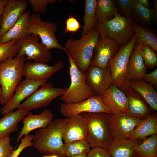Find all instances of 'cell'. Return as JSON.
Returning a JSON list of instances; mask_svg holds the SVG:
<instances>
[{
	"instance_id": "obj_16",
	"label": "cell",
	"mask_w": 157,
	"mask_h": 157,
	"mask_svg": "<svg viewBox=\"0 0 157 157\" xmlns=\"http://www.w3.org/2000/svg\"><path fill=\"white\" fill-rule=\"evenodd\" d=\"M64 62L58 61L53 66L47 63L28 61L24 64L23 76L26 78L35 81L47 80L63 67Z\"/></svg>"
},
{
	"instance_id": "obj_31",
	"label": "cell",
	"mask_w": 157,
	"mask_h": 157,
	"mask_svg": "<svg viewBox=\"0 0 157 157\" xmlns=\"http://www.w3.org/2000/svg\"><path fill=\"white\" fill-rule=\"evenodd\" d=\"M134 153L139 157H157V134L144 139L136 147Z\"/></svg>"
},
{
	"instance_id": "obj_35",
	"label": "cell",
	"mask_w": 157,
	"mask_h": 157,
	"mask_svg": "<svg viewBox=\"0 0 157 157\" xmlns=\"http://www.w3.org/2000/svg\"><path fill=\"white\" fill-rule=\"evenodd\" d=\"M18 41L14 40L0 44V61L17 55L20 48Z\"/></svg>"
},
{
	"instance_id": "obj_2",
	"label": "cell",
	"mask_w": 157,
	"mask_h": 157,
	"mask_svg": "<svg viewBox=\"0 0 157 157\" xmlns=\"http://www.w3.org/2000/svg\"><path fill=\"white\" fill-rule=\"evenodd\" d=\"M99 35L96 27L78 40L70 38L66 41L63 50L82 72H85L90 66Z\"/></svg>"
},
{
	"instance_id": "obj_27",
	"label": "cell",
	"mask_w": 157,
	"mask_h": 157,
	"mask_svg": "<svg viewBox=\"0 0 157 157\" xmlns=\"http://www.w3.org/2000/svg\"><path fill=\"white\" fill-rule=\"evenodd\" d=\"M127 71L129 78L131 81L142 79L146 74V67L143 59L134 48L130 56Z\"/></svg>"
},
{
	"instance_id": "obj_42",
	"label": "cell",
	"mask_w": 157,
	"mask_h": 157,
	"mask_svg": "<svg viewBox=\"0 0 157 157\" xmlns=\"http://www.w3.org/2000/svg\"><path fill=\"white\" fill-rule=\"evenodd\" d=\"M152 86H157V68L151 72L146 74L142 79Z\"/></svg>"
},
{
	"instance_id": "obj_18",
	"label": "cell",
	"mask_w": 157,
	"mask_h": 157,
	"mask_svg": "<svg viewBox=\"0 0 157 157\" xmlns=\"http://www.w3.org/2000/svg\"><path fill=\"white\" fill-rule=\"evenodd\" d=\"M28 4V1L26 0H9L1 16L0 38L15 24L26 11Z\"/></svg>"
},
{
	"instance_id": "obj_26",
	"label": "cell",
	"mask_w": 157,
	"mask_h": 157,
	"mask_svg": "<svg viewBox=\"0 0 157 157\" xmlns=\"http://www.w3.org/2000/svg\"><path fill=\"white\" fill-rule=\"evenodd\" d=\"M130 87L138 93L153 110H157V92L152 85L142 79L131 81Z\"/></svg>"
},
{
	"instance_id": "obj_37",
	"label": "cell",
	"mask_w": 157,
	"mask_h": 157,
	"mask_svg": "<svg viewBox=\"0 0 157 157\" xmlns=\"http://www.w3.org/2000/svg\"><path fill=\"white\" fill-rule=\"evenodd\" d=\"M59 1L57 0H29L31 7L35 13H43L48 5Z\"/></svg>"
},
{
	"instance_id": "obj_17",
	"label": "cell",
	"mask_w": 157,
	"mask_h": 157,
	"mask_svg": "<svg viewBox=\"0 0 157 157\" xmlns=\"http://www.w3.org/2000/svg\"><path fill=\"white\" fill-rule=\"evenodd\" d=\"M100 95L102 101L112 114L129 113L126 96L115 84H112L107 90Z\"/></svg>"
},
{
	"instance_id": "obj_14",
	"label": "cell",
	"mask_w": 157,
	"mask_h": 157,
	"mask_svg": "<svg viewBox=\"0 0 157 157\" xmlns=\"http://www.w3.org/2000/svg\"><path fill=\"white\" fill-rule=\"evenodd\" d=\"M142 119L129 113L110 114V121L113 139H130L135 128Z\"/></svg>"
},
{
	"instance_id": "obj_50",
	"label": "cell",
	"mask_w": 157,
	"mask_h": 157,
	"mask_svg": "<svg viewBox=\"0 0 157 157\" xmlns=\"http://www.w3.org/2000/svg\"><path fill=\"white\" fill-rule=\"evenodd\" d=\"M1 16H0V28L1 24Z\"/></svg>"
},
{
	"instance_id": "obj_12",
	"label": "cell",
	"mask_w": 157,
	"mask_h": 157,
	"mask_svg": "<svg viewBox=\"0 0 157 157\" xmlns=\"http://www.w3.org/2000/svg\"><path fill=\"white\" fill-rule=\"evenodd\" d=\"M120 46L115 42L105 35L99 34L95 47L91 61V66L105 69L109 62L117 53Z\"/></svg>"
},
{
	"instance_id": "obj_47",
	"label": "cell",
	"mask_w": 157,
	"mask_h": 157,
	"mask_svg": "<svg viewBox=\"0 0 157 157\" xmlns=\"http://www.w3.org/2000/svg\"><path fill=\"white\" fill-rule=\"evenodd\" d=\"M2 95V92L1 88L0 85V104L1 103Z\"/></svg>"
},
{
	"instance_id": "obj_30",
	"label": "cell",
	"mask_w": 157,
	"mask_h": 157,
	"mask_svg": "<svg viewBox=\"0 0 157 157\" xmlns=\"http://www.w3.org/2000/svg\"><path fill=\"white\" fill-rule=\"evenodd\" d=\"M132 24L137 38L135 45L144 44L157 51V36L153 30L142 27L133 20Z\"/></svg>"
},
{
	"instance_id": "obj_19",
	"label": "cell",
	"mask_w": 157,
	"mask_h": 157,
	"mask_svg": "<svg viewBox=\"0 0 157 157\" xmlns=\"http://www.w3.org/2000/svg\"><path fill=\"white\" fill-rule=\"evenodd\" d=\"M53 113L48 109L38 115L29 111L22 120L23 126L17 138V144L23 136L29 135L31 131L47 127L53 120Z\"/></svg>"
},
{
	"instance_id": "obj_46",
	"label": "cell",
	"mask_w": 157,
	"mask_h": 157,
	"mask_svg": "<svg viewBox=\"0 0 157 157\" xmlns=\"http://www.w3.org/2000/svg\"><path fill=\"white\" fill-rule=\"evenodd\" d=\"M154 9L156 12L157 13V1L155 0H154Z\"/></svg>"
},
{
	"instance_id": "obj_4",
	"label": "cell",
	"mask_w": 157,
	"mask_h": 157,
	"mask_svg": "<svg viewBox=\"0 0 157 157\" xmlns=\"http://www.w3.org/2000/svg\"><path fill=\"white\" fill-rule=\"evenodd\" d=\"M26 57H10L0 61V85L2 95L1 103L5 105L13 94L21 81Z\"/></svg>"
},
{
	"instance_id": "obj_34",
	"label": "cell",
	"mask_w": 157,
	"mask_h": 157,
	"mask_svg": "<svg viewBox=\"0 0 157 157\" xmlns=\"http://www.w3.org/2000/svg\"><path fill=\"white\" fill-rule=\"evenodd\" d=\"M134 48L142 58L146 67L153 69L157 66V54L150 47L145 44H138L135 45Z\"/></svg>"
},
{
	"instance_id": "obj_8",
	"label": "cell",
	"mask_w": 157,
	"mask_h": 157,
	"mask_svg": "<svg viewBox=\"0 0 157 157\" xmlns=\"http://www.w3.org/2000/svg\"><path fill=\"white\" fill-rule=\"evenodd\" d=\"M58 29L56 23L49 21H44L38 14L33 13L31 16L28 30L29 35H37L41 39V42L50 50L53 48L63 49L56 37Z\"/></svg>"
},
{
	"instance_id": "obj_10",
	"label": "cell",
	"mask_w": 157,
	"mask_h": 157,
	"mask_svg": "<svg viewBox=\"0 0 157 157\" xmlns=\"http://www.w3.org/2000/svg\"><path fill=\"white\" fill-rule=\"evenodd\" d=\"M37 35L31 34L18 41L20 48L16 57L27 56L26 60L47 63L51 59L50 50L38 41Z\"/></svg>"
},
{
	"instance_id": "obj_13",
	"label": "cell",
	"mask_w": 157,
	"mask_h": 157,
	"mask_svg": "<svg viewBox=\"0 0 157 157\" xmlns=\"http://www.w3.org/2000/svg\"><path fill=\"white\" fill-rule=\"evenodd\" d=\"M47 82V80L35 81L26 78L21 81L15 90V93L0 110L1 114L4 115L18 108L22 102L26 99Z\"/></svg>"
},
{
	"instance_id": "obj_11",
	"label": "cell",
	"mask_w": 157,
	"mask_h": 157,
	"mask_svg": "<svg viewBox=\"0 0 157 157\" xmlns=\"http://www.w3.org/2000/svg\"><path fill=\"white\" fill-rule=\"evenodd\" d=\"M60 110L61 113L66 118L83 113L112 114L102 101L100 95H97L77 103H63L60 106Z\"/></svg>"
},
{
	"instance_id": "obj_33",
	"label": "cell",
	"mask_w": 157,
	"mask_h": 157,
	"mask_svg": "<svg viewBox=\"0 0 157 157\" xmlns=\"http://www.w3.org/2000/svg\"><path fill=\"white\" fill-rule=\"evenodd\" d=\"M90 148L86 139L65 143L64 144V152L66 157L82 154H87L90 150Z\"/></svg>"
},
{
	"instance_id": "obj_3",
	"label": "cell",
	"mask_w": 157,
	"mask_h": 157,
	"mask_svg": "<svg viewBox=\"0 0 157 157\" xmlns=\"http://www.w3.org/2000/svg\"><path fill=\"white\" fill-rule=\"evenodd\" d=\"M110 113H83L87 125L86 140L90 148L100 147L107 149L113 139L110 126Z\"/></svg>"
},
{
	"instance_id": "obj_22",
	"label": "cell",
	"mask_w": 157,
	"mask_h": 157,
	"mask_svg": "<svg viewBox=\"0 0 157 157\" xmlns=\"http://www.w3.org/2000/svg\"><path fill=\"white\" fill-rule=\"evenodd\" d=\"M31 16L30 11H26L15 24L0 38V44L14 40L19 41L28 36V30Z\"/></svg>"
},
{
	"instance_id": "obj_49",
	"label": "cell",
	"mask_w": 157,
	"mask_h": 157,
	"mask_svg": "<svg viewBox=\"0 0 157 157\" xmlns=\"http://www.w3.org/2000/svg\"><path fill=\"white\" fill-rule=\"evenodd\" d=\"M132 157H139L138 156L135 154V153Z\"/></svg>"
},
{
	"instance_id": "obj_7",
	"label": "cell",
	"mask_w": 157,
	"mask_h": 157,
	"mask_svg": "<svg viewBox=\"0 0 157 157\" xmlns=\"http://www.w3.org/2000/svg\"><path fill=\"white\" fill-rule=\"evenodd\" d=\"M68 56L71 83L66 92L60 96V99L63 103L73 104L84 101L95 94L87 83L85 72H81L72 58Z\"/></svg>"
},
{
	"instance_id": "obj_20",
	"label": "cell",
	"mask_w": 157,
	"mask_h": 157,
	"mask_svg": "<svg viewBox=\"0 0 157 157\" xmlns=\"http://www.w3.org/2000/svg\"><path fill=\"white\" fill-rule=\"evenodd\" d=\"M63 133L65 143L86 139L87 134L86 121L81 114L67 117Z\"/></svg>"
},
{
	"instance_id": "obj_40",
	"label": "cell",
	"mask_w": 157,
	"mask_h": 157,
	"mask_svg": "<svg viewBox=\"0 0 157 157\" xmlns=\"http://www.w3.org/2000/svg\"><path fill=\"white\" fill-rule=\"evenodd\" d=\"M81 28L79 22L74 16H69L66 20L64 32L74 33L78 31Z\"/></svg>"
},
{
	"instance_id": "obj_29",
	"label": "cell",
	"mask_w": 157,
	"mask_h": 157,
	"mask_svg": "<svg viewBox=\"0 0 157 157\" xmlns=\"http://www.w3.org/2000/svg\"><path fill=\"white\" fill-rule=\"evenodd\" d=\"M118 13L115 0H97L95 10L97 24L112 19Z\"/></svg>"
},
{
	"instance_id": "obj_32",
	"label": "cell",
	"mask_w": 157,
	"mask_h": 157,
	"mask_svg": "<svg viewBox=\"0 0 157 157\" xmlns=\"http://www.w3.org/2000/svg\"><path fill=\"white\" fill-rule=\"evenodd\" d=\"M96 0H86L84 14L83 19L84 25L81 36H84L96 27L97 20L95 14Z\"/></svg>"
},
{
	"instance_id": "obj_41",
	"label": "cell",
	"mask_w": 157,
	"mask_h": 157,
	"mask_svg": "<svg viewBox=\"0 0 157 157\" xmlns=\"http://www.w3.org/2000/svg\"><path fill=\"white\" fill-rule=\"evenodd\" d=\"M87 157H111L107 149L95 147L91 149L87 154Z\"/></svg>"
},
{
	"instance_id": "obj_43",
	"label": "cell",
	"mask_w": 157,
	"mask_h": 157,
	"mask_svg": "<svg viewBox=\"0 0 157 157\" xmlns=\"http://www.w3.org/2000/svg\"><path fill=\"white\" fill-rule=\"evenodd\" d=\"M9 0H0V16H1Z\"/></svg>"
},
{
	"instance_id": "obj_5",
	"label": "cell",
	"mask_w": 157,
	"mask_h": 157,
	"mask_svg": "<svg viewBox=\"0 0 157 157\" xmlns=\"http://www.w3.org/2000/svg\"><path fill=\"white\" fill-rule=\"evenodd\" d=\"M137 38L135 33L130 41L121 46L113 58L109 62L112 83L123 92L130 88L131 81L128 74V66L130 56L134 49Z\"/></svg>"
},
{
	"instance_id": "obj_25",
	"label": "cell",
	"mask_w": 157,
	"mask_h": 157,
	"mask_svg": "<svg viewBox=\"0 0 157 157\" xmlns=\"http://www.w3.org/2000/svg\"><path fill=\"white\" fill-rule=\"evenodd\" d=\"M157 134V115L153 113L142 119L135 128L130 139L143 140Z\"/></svg>"
},
{
	"instance_id": "obj_9",
	"label": "cell",
	"mask_w": 157,
	"mask_h": 157,
	"mask_svg": "<svg viewBox=\"0 0 157 157\" xmlns=\"http://www.w3.org/2000/svg\"><path fill=\"white\" fill-rule=\"evenodd\" d=\"M67 89V88L55 87L51 83L47 82L22 103L18 108L30 111L46 106L55 98L63 94Z\"/></svg>"
},
{
	"instance_id": "obj_38",
	"label": "cell",
	"mask_w": 157,
	"mask_h": 157,
	"mask_svg": "<svg viewBox=\"0 0 157 157\" xmlns=\"http://www.w3.org/2000/svg\"><path fill=\"white\" fill-rule=\"evenodd\" d=\"M10 135L0 139V157H10L13 150Z\"/></svg>"
},
{
	"instance_id": "obj_6",
	"label": "cell",
	"mask_w": 157,
	"mask_h": 157,
	"mask_svg": "<svg viewBox=\"0 0 157 157\" xmlns=\"http://www.w3.org/2000/svg\"><path fill=\"white\" fill-rule=\"evenodd\" d=\"M133 18L123 17L118 13L112 19L97 23L96 27L99 34L105 35L120 46L126 45L133 38L135 32Z\"/></svg>"
},
{
	"instance_id": "obj_24",
	"label": "cell",
	"mask_w": 157,
	"mask_h": 157,
	"mask_svg": "<svg viewBox=\"0 0 157 157\" xmlns=\"http://www.w3.org/2000/svg\"><path fill=\"white\" fill-rule=\"evenodd\" d=\"M30 111L26 109L18 108L4 115L0 119V139L16 131L18 123Z\"/></svg>"
},
{
	"instance_id": "obj_48",
	"label": "cell",
	"mask_w": 157,
	"mask_h": 157,
	"mask_svg": "<svg viewBox=\"0 0 157 157\" xmlns=\"http://www.w3.org/2000/svg\"><path fill=\"white\" fill-rule=\"evenodd\" d=\"M50 157H59L58 156L56 155H50Z\"/></svg>"
},
{
	"instance_id": "obj_51",
	"label": "cell",
	"mask_w": 157,
	"mask_h": 157,
	"mask_svg": "<svg viewBox=\"0 0 157 157\" xmlns=\"http://www.w3.org/2000/svg\"><path fill=\"white\" fill-rule=\"evenodd\" d=\"M42 157H50V155H46V156H43Z\"/></svg>"
},
{
	"instance_id": "obj_44",
	"label": "cell",
	"mask_w": 157,
	"mask_h": 157,
	"mask_svg": "<svg viewBox=\"0 0 157 157\" xmlns=\"http://www.w3.org/2000/svg\"><path fill=\"white\" fill-rule=\"evenodd\" d=\"M139 3L143 6L149 8H150L151 4L149 0H138Z\"/></svg>"
},
{
	"instance_id": "obj_45",
	"label": "cell",
	"mask_w": 157,
	"mask_h": 157,
	"mask_svg": "<svg viewBox=\"0 0 157 157\" xmlns=\"http://www.w3.org/2000/svg\"><path fill=\"white\" fill-rule=\"evenodd\" d=\"M69 157H87V154H82L78 155L72 156Z\"/></svg>"
},
{
	"instance_id": "obj_39",
	"label": "cell",
	"mask_w": 157,
	"mask_h": 157,
	"mask_svg": "<svg viewBox=\"0 0 157 157\" xmlns=\"http://www.w3.org/2000/svg\"><path fill=\"white\" fill-rule=\"evenodd\" d=\"M33 135H27L21 138V143L17 148L14 149L10 157H18L21 152L26 148L33 146Z\"/></svg>"
},
{
	"instance_id": "obj_15",
	"label": "cell",
	"mask_w": 157,
	"mask_h": 157,
	"mask_svg": "<svg viewBox=\"0 0 157 157\" xmlns=\"http://www.w3.org/2000/svg\"><path fill=\"white\" fill-rule=\"evenodd\" d=\"M85 73L87 83L95 95H101L112 84L111 72L108 66L103 69L90 66Z\"/></svg>"
},
{
	"instance_id": "obj_36",
	"label": "cell",
	"mask_w": 157,
	"mask_h": 157,
	"mask_svg": "<svg viewBox=\"0 0 157 157\" xmlns=\"http://www.w3.org/2000/svg\"><path fill=\"white\" fill-rule=\"evenodd\" d=\"M115 1L117 12L119 15L126 18L133 19V9L134 0Z\"/></svg>"
},
{
	"instance_id": "obj_1",
	"label": "cell",
	"mask_w": 157,
	"mask_h": 157,
	"mask_svg": "<svg viewBox=\"0 0 157 157\" xmlns=\"http://www.w3.org/2000/svg\"><path fill=\"white\" fill-rule=\"evenodd\" d=\"M67 120V118H58L53 120L47 127L38 129L33 135V147L39 152L47 155L66 157L63 133Z\"/></svg>"
},
{
	"instance_id": "obj_23",
	"label": "cell",
	"mask_w": 157,
	"mask_h": 157,
	"mask_svg": "<svg viewBox=\"0 0 157 157\" xmlns=\"http://www.w3.org/2000/svg\"><path fill=\"white\" fill-rule=\"evenodd\" d=\"M143 140L114 138L106 149L111 157H132L135 148Z\"/></svg>"
},
{
	"instance_id": "obj_28",
	"label": "cell",
	"mask_w": 157,
	"mask_h": 157,
	"mask_svg": "<svg viewBox=\"0 0 157 157\" xmlns=\"http://www.w3.org/2000/svg\"><path fill=\"white\" fill-rule=\"evenodd\" d=\"M133 19L142 26H151L157 19V13L154 8H146L138 0H134L133 9Z\"/></svg>"
},
{
	"instance_id": "obj_21",
	"label": "cell",
	"mask_w": 157,
	"mask_h": 157,
	"mask_svg": "<svg viewBox=\"0 0 157 157\" xmlns=\"http://www.w3.org/2000/svg\"><path fill=\"white\" fill-rule=\"evenodd\" d=\"M126 96L129 114L133 117L143 119L151 113V110L142 97L130 88L123 92Z\"/></svg>"
}]
</instances>
